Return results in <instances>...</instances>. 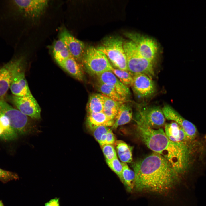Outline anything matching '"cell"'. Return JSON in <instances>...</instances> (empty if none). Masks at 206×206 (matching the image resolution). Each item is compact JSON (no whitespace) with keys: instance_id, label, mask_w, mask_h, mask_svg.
Instances as JSON below:
<instances>
[{"instance_id":"cell-22","label":"cell","mask_w":206,"mask_h":206,"mask_svg":"<svg viewBox=\"0 0 206 206\" xmlns=\"http://www.w3.org/2000/svg\"><path fill=\"white\" fill-rule=\"evenodd\" d=\"M52 50L53 56L57 63L72 57L64 42L60 38L54 42Z\"/></svg>"},{"instance_id":"cell-24","label":"cell","mask_w":206,"mask_h":206,"mask_svg":"<svg viewBox=\"0 0 206 206\" xmlns=\"http://www.w3.org/2000/svg\"><path fill=\"white\" fill-rule=\"evenodd\" d=\"M124 103L115 101L104 95L103 112L108 118L114 120L120 106Z\"/></svg>"},{"instance_id":"cell-11","label":"cell","mask_w":206,"mask_h":206,"mask_svg":"<svg viewBox=\"0 0 206 206\" xmlns=\"http://www.w3.org/2000/svg\"><path fill=\"white\" fill-rule=\"evenodd\" d=\"M137 117L154 129L161 128L165 124L166 118L162 109L158 106L145 108L140 110Z\"/></svg>"},{"instance_id":"cell-4","label":"cell","mask_w":206,"mask_h":206,"mask_svg":"<svg viewBox=\"0 0 206 206\" xmlns=\"http://www.w3.org/2000/svg\"><path fill=\"white\" fill-rule=\"evenodd\" d=\"M124 42L119 37L110 36L103 39L97 49L104 53L116 68L128 71Z\"/></svg>"},{"instance_id":"cell-8","label":"cell","mask_w":206,"mask_h":206,"mask_svg":"<svg viewBox=\"0 0 206 206\" xmlns=\"http://www.w3.org/2000/svg\"><path fill=\"white\" fill-rule=\"evenodd\" d=\"M124 35L135 44L143 57L153 62L158 49L157 44L155 41L137 33L126 32Z\"/></svg>"},{"instance_id":"cell-19","label":"cell","mask_w":206,"mask_h":206,"mask_svg":"<svg viewBox=\"0 0 206 206\" xmlns=\"http://www.w3.org/2000/svg\"><path fill=\"white\" fill-rule=\"evenodd\" d=\"M114 120L108 118L103 112L88 113L86 119L87 126L90 130L97 126H112Z\"/></svg>"},{"instance_id":"cell-7","label":"cell","mask_w":206,"mask_h":206,"mask_svg":"<svg viewBox=\"0 0 206 206\" xmlns=\"http://www.w3.org/2000/svg\"><path fill=\"white\" fill-rule=\"evenodd\" d=\"M24 62L23 57H15L0 68V99L6 94L14 75L24 65Z\"/></svg>"},{"instance_id":"cell-20","label":"cell","mask_w":206,"mask_h":206,"mask_svg":"<svg viewBox=\"0 0 206 206\" xmlns=\"http://www.w3.org/2000/svg\"><path fill=\"white\" fill-rule=\"evenodd\" d=\"M132 117V110L130 106L124 103H122L114 118V123L112 128L116 129L119 126L129 123Z\"/></svg>"},{"instance_id":"cell-28","label":"cell","mask_w":206,"mask_h":206,"mask_svg":"<svg viewBox=\"0 0 206 206\" xmlns=\"http://www.w3.org/2000/svg\"><path fill=\"white\" fill-rule=\"evenodd\" d=\"M106 161L109 167L117 175L121 180L122 170L121 163L117 157L110 161L106 160Z\"/></svg>"},{"instance_id":"cell-27","label":"cell","mask_w":206,"mask_h":206,"mask_svg":"<svg viewBox=\"0 0 206 206\" xmlns=\"http://www.w3.org/2000/svg\"><path fill=\"white\" fill-rule=\"evenodd\" d=\"M111 71L124 84L128 87L132 86L133 82V76L128 71L115 68L113 67Z\"/></svg>"},{"instance_id":"cell-3","label":"cell","mask_w":206,"mask_h":206,"mask_svg":"<svg viewBox=\"0 0 206 206\" xmlns=\"http://www.w3.org/2000/svg\"><path fill=\"white\" fill-rule=\"evenodd\" d=\"M123 47L128 71L132 76L142 73L152 79L154 74L153 62L143 57L135 44L130 40L124 42Z\"/></svg>"},{"instance_id":"cell-26","label":"cell","mask_w":206,"mask_h":206,"mask_svg":"<svg viewBox=\"0 0 206 206\" xmlns=\"http://www.w3.org/2000/svg\"><path fill=\"white\" fill-rule=\"evenodd\" d=\"M97 85L98 91L105 96L116 101L124 102L126 100L112 86L99 82Z\"/></svg>"},{"instance_id":"cell-17","label":"cell","mask_w":206,"mask_h":206,"mask_svg":"<svg viewBox=\"0 0 206 206\" xmlns=\"http://www.w3.org/2000/svg\"><path fill=\"white\" fill-rule=\"evenodd\" d=\"M165 132L167 138L174 142L186 144V141L190 140L182 128L175 122L165 124Z\"/></svg>"},{"instance_id":"cell-30","label":"cell","mask_w":206,"mask_h":206,"mask_svg":"<svg viewBox=\"0 0 206 206\" xmlns=\"http://www.w3.org/2000/svg\"><path fill=\"white\" fill-rule=\"evenodd\" d=\"M110 128L104 126H100L94 127L90 130L97 142L99 143L103 136L106 134Z\"/></svg>"},{"instance_id":"cell-31","label":"cell","mask_w":206,"mask_h":206,"mask_svg":"<svg viewBox=\"0 0 206 206\" xmlns=\"http://www.w3.org/2000/svg\"><path fill=\"white\" fill-rule=\"evenodd\" d=\"M101 147L106 160L110 161L117 157L116 152L112 145L106 144Z\"/></svg>"},{"instance_id":"cell-5","label":"cell","mask_w":206,"mask_h":206,"mask_svg":"<svg viewBox=\"0 0 206 206\" xmlns=\"http://www.w3.org/2000/svg\"><path fill=\"white\" fill-rule=\"evenodd\" d=\"M82 61L87 71L92 75L111 71L113 67L104 53L92 46L86 49Z\"/></svg>"},{"instance_id":"cell-12","label":"cell","mask_w":206,"mask_h":206,"mask_svg":"<svg viewBox=\"0 0 206 206\" xmlns=\"http://www.w3.org/2000/svg\"><path fill=\"white\" fill-rule=\"evenodd\" d=\"M162 110L165 118L174 121L179 125L190 140L197 136V131L195 125L183 117L172 107L165 105Z\"/></svg>"},{"instance_id":"cell-21","label":"cell","mask_w":206,"mask_h":206,"mask_svg":"<svg viewBox=\"0 0 206 206\" xmlns=\"http://www.w3.org/2000/svg\"><path fill=\"white\" fill-rule=\"evenodd\" d=\"M104 95L102 94L94 93L89 97L86 106L88 113L103 112Z\"/></svg>"},{"instance_id":"cell-18","label":"cell","mask_w":206,"mask_h":206,"mask_svg":"<svg viewBox=\"0 0 206 206\" xmlns=\"http://www.w3.org/2000/svg\"><path fill=\"white\" fill-rule=\"evenodd\" d=\"M64 70L77 80L82 81L84 75L80 64L72 57L57 63Z\"/></svg>"},{"instance_id":"cell-16","label":"cell","mask_w":206,"mask_h":206,"mask_svg":"<svg viewBox=\"0 0 206 206\" xmlns=\"http://www.w3.org/2000/svg\"><path fill=\"white\" fill-rule=\"evenodd\" d=\"M97 76L98 82L112 86L126 100L130 96V92L129 88L122 83L111 71L105 72Z\"/></svg>"},{"instance_id":"cell-9","label":"cell","mask_w":206,"mask_h":206,"mask_svg":"<svg viewBox=\"0 0 206 206\" xmlns=\"http://www.w3.org/2000/svg\"><path fill=\"white\" fill-rule=\"evenodd\" d=\"M21 14L32 19L37 18L47 7L49 1L46 0H13Z\"/></svg>"},{"instance_id":"cell-32","label":"cell","mask_w":206,"mask_h":206,"mask_svg":"<svg viewBox=\"0 0 206 206\" xmlns=\"http://www.w3.org/2000/svg\"><path fill=\"white\" fill-rule=\"evenodd\" d=\"M115 138L112 130L110 129L106 134L105 144L112 145L115 142Z\"/></svg>"},{"instance_id":"cell-23","label":"cell","mask_w":206,"mask_h":206,"mask_svg":"<svg viewBox=\"0 0 206 206\" xmlns=\"http://www.w3.org/2000/svg\"><path fill=\"white\" fill-rule=\"evenodd\" d=\"M122 166L121 181L129 192L134 188L135 174L134 171L130 169L126 163L121 162Z\"/></svg>"},{"instance_id":"cell-15","label":"cell","mask_w":206,"mask_h":206,"mask_svg":"<svg viewBox=\"0 0 206 206\" xmlns=\"http://www.w3.org/2000/svg\"><path fill=\"white\" fill-rule=\"evenodd\" d=\"M24 66V65L20 68L14 75L9 88L14 96H32L25 78Z\"/></svg>"},{"instance_id":"cell-29","label":"cell","mask_w":206,"mask_h":206,"mask_svg":"<svg viewBox=\"0 0 206 206\" xmlns=\"http://www.w3.org/2000/svg\"><path fill=\"white\" fill-rule=\"evenodd\" d=\"M19 179L18 175L15 173L2 169L0 168V181L3 183Z\"/></svg>"},{"instance_id":"cell-10","label":"cell","mask_w":206,"mask_h":206,"mask_svg":"<svg viewBox=\"0 0 206 206\" xmlns=\"http://www.w3.org/2000/svg\"><path fill=\"white\" fill-rule=\"evenodd\" d=\"M12 101L18 110L23 114L33 119L41 118V108L33 96L20 97L13 95Z\"/></svg>"},{"instance_id":"cell-14","label":"cell","mask_w":206,"mask_h":206,"mask_svg":"<svg viewBox=\"0 0 206 206\" xmlns=\"http://www.w3.org/2000/svg\"><path fill=\"white\" fill-rule=\"evenodd\" d=\"M133 76L132 85L135 93L141 97L147 98L155 92V86L152 79L146 75L137 74Z\"/></svg>"},{"instance_id":"cell-13","label":"cell","mask_w":206,"mask_h":206,"mask_svg":"<svg viewBox=\"0 0 206 206\" xmlns=\"http://www.w3.org/2000/svg\"><path fill=\"white\" fill-rule=\"evenodd\" d=\"M59 38L64 42L71 56L78 62L82 61L86 50L84 43L74 37L64 28L61 30Z\"/></svg>"},{"instance_id":"cell-2","label":"cell","mask_w":206,"mask_h":206,"mask_svg":"<svg viewBox=\"0 0 206 206\" xmlns=\"http://www.w3.org/2000/svg\"><path fill=\"white\" fill-rule=\"evenodd\" d=\"M135 121L137 134L146 146L154 152L160 154L167 160L178 174L182 172L187 161V148L186 144L171 141L161 128H152L137 117Z\"/></svg>"},{"instance_id":"cell-34","label":"cell","mask_w":206,"mask_h":206,"mask_svg":"<svg viewBox=\"0 0 206 206\" xmlns=\"http://www.w3.org/2000/svg\"><path fill=\"white\" fill-rule=\"evenodd\" d=\"M0 206H4V204L1 200H0Z\"/></svg>"},{"instance_id":"cell-25","label":"cell","mask_w":206,"mask_h":206,"mask_svg":"<svg viewBox=\"0 0 206 206\" xmlns=\"http://www.w3.org/2000/svg\"><path fill=\"white\" fill-rule=\"evenodd\" d=\"M115 144L118 156L122 162L130 163L132 160V149L122 140L116 142Z\"/></svg>"},{"instance_id":"cell-1","label":"cell","mask_w":206,"mask_h":206,"mask_svg":"<svg viewBox=\"0 0 206 206\" xmlns=\"http://www.w3.org/2000/svg\"><path fill=\"white\" fill-rule=\"evenodd\" d=\"M134 188L139 191L163 193L175 183L178 174L163 156L153 152L133 165Z\"/></svg>"},{"instance_id":"cell-6","label":"cell","mask_w":206,"mask_h":206,"mask_svg":"<svg viewBox=\"0 0 206 206\" xmlns=\"http://www.w3.org/2000/svg\"><path fill=\"white\" fill-rule=\"evenodd\" d=\"M17 112V109L0 99V140L12 141L17 138L18 134L11 125Z\"/></svg>"},{"instance_id":"cell-33","label":"cell","mask_w":206,"mask_h":206,"mask_svg":"<svg viewBox=\"0 0 206 206\" xmlns=\"http://www.w3.org/2000/svg\"><path fill=\"white\" fill-rule=\"evenodd\" d=\"M44 206H60L59 198L56 197L50 199L45 204Z\"/></svg>"}]
</instances>
